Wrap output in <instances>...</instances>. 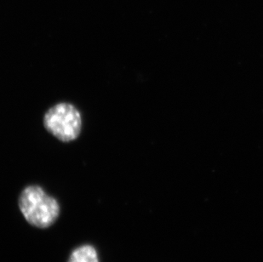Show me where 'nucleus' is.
I'll list each match as a JSON object with an SVG mask.
<instances>
[{
	"label": "nucleus",
	"mask_w": 263,
	"mask_h": 262,
	"mask_svg": "<svg viewBox=\"0 0 263 262\" xmlns=\"http://www.w3.org/2000/svg\"><path fill=\"white\" fill-rule=\"evenodd\" d=\"M18 207L26 221L40 229L52 227L61 215L58 199L39 185L23 188L18 198Z\"/></svg>",
	"instance_id": "nucleus-1"
},
{
	"label": "nucleus",
	"mask_w": 263,
	"mask_h": 262,
	"mask_svg": "<svg viewBox=\"0 0 263 262\" xmlns=\"http://www.w3.org/2000/svg\"><path fill=\"white\" fill-rule=\"evenodd\" d=\"M44 125L59 141L70 142L76 140L81 133L82 117L76 106L61 102L46 111Z\"/></svg>",
	"instance_id": "nucleus-2"
},
{
	"label": "nucleus",
	"mask_w": 263,
	"mask_h": 262,
	"mask_svg": "<svg viewBox=\"0 0 263 262\" xmlns=\"http://www.w3.org/2000/svg\"><path fill=\"white\" fill-rule=\"evenodd\" d=\"M67 262H100L98 251L94 245H80L71 252Z\"/></svg>",
	"instance_id": "nucleus-3"
}]
</instances>
